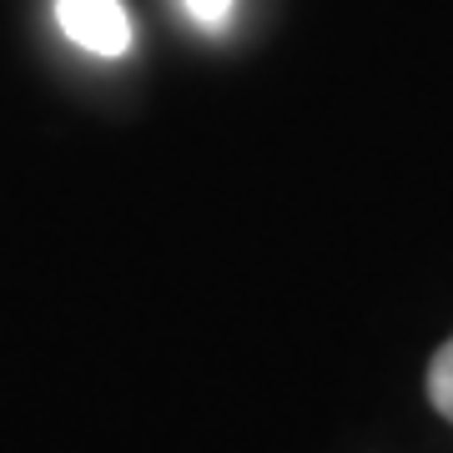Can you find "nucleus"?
<instances>
[{
    "instance_id": "obj_1",
    "label": "nucleus",
    "mask_w": 453,
    "mask_h": 453,
    "mask_svg": "<svg viewBox=\"0 0 453 453\" xmlns=\"http://www.w3.org/2000/svg\"><path fill=\"white\" fill-rule=\"evenodd\" d=\"M56 26L65 31V41H76L91 56H127L131 50V16L121 0H56Z\"/></svg>"
},
{
    "instance_id": "obj_3",
    "label": "nucleus",
    "mask_w": 453,
    "mask_h": 453,
    "mask_svg": "<svg viewBox=\"0 0 453 453\" xmlns=\"http://www.w3.org/2000/svg\"><path fill=\"white\" fill-rule=\"evenodd\" d=\"M187 5V16L202 26V31H222L226 16H232V0H181Z\"/></svg>"
},
{
    "instance_id": "obj_2",
    "label": "nucleus",
    "mask_w": 453,
    "mask_h": 453,
    "mask_svg": "<svg viewBox=\"0 0 453 453\" xmlns=\"http://www.w3.org/2000/svg\"><path fill=\"white\" fill-rule=\"evenodd\" d=\"M428 398H434V408L453 423V338L438 348L434 368H428Z\"/></svg>"
}]
</instances>
